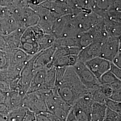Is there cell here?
<instances>
[{
    "label": "cell",
    "instance_id": "cell-6",
    "mask_svg": "<svg viewBox=\"0 0 121 121\" xmlns=\"http://www.w3.org/2000/svg\"><path fill=\"white\" fill-rule=\"evenodd\" d=\"M73 67L79 80L87 90L100 84L99 80L87 67L84 63L78 61Z\"/></svg>",
    "mask_w": 121,
    "mask_h": 121
},
{
    "label": "cell",
    "instance_id": "cell-8",
    "mask_svg": "<svg viewBox=\"0 0 121 121\" xmlns=\"http://www.w3.org/2000/svg\"><path fill=\"white\" fill-rule=\"evenodd\" d=\"M87 67L99 80L100 76L109 70L111 62L97 56L84 63Z\"/></svg>",
    "mask_w": 121,
    "mask_h": 121
},
{
    "label": "cell",
    "instance_id": "cell-24",
    "mask_svg": "<svg viewBox=\"0 0 121 121\" xmlns=\"http://www.w3.org/2000/svg\"><path fill=\"white\" fill-rule=\"evenodd\" d=\"M110 84L112 88V92L108 98L116 101L121 102V80H118Z\"/></svg>",
    "mask_w": 121,
    "mask_h": 121
},
{
    "label": "cell",
    "instance_id": "cell-25",
    "mask_svg": "<svg viewBox=\"0 0 121 121\" xmlns=\"http://www.w3.org/2000/svg\"><path fill=\"white\" fill-rule=\"evenodd\" d=\"M118 80L119 79L110 70H108L100 76L99 79V81L100 84H110Z\"/></svg>",
    "mask_w": 121,
    "mask_h": 121
},
{
    "label": "cell",
    "instance_id": "cell-1",
    "mask_svg": "<svg viewBox=\"0 0 121 121\" xmlns=\"http://www.w3.org/2000/svg\"><path fill=\"white\" fill-rule=\"evenodd\" d=\"M55 88L60 98L71 106L88 92L72 66L66 67L61 82Z\"/></svg>",
    "mask_w": 121,
    "mask_h": 121
},
{
    "label": "cell",
    "instance_id": "cell-19",
    "mask_svg": "<svg viewBox=\"0 0 121 121\" xmlns=\"http://www.w3.org/2000/svg\"><path fill=\"white\" fill-rule=\"evenodd\" d=\"M87 95L93 102L104 104L107 99L101 90L100 84L95 87L88 89Z\"/></svg>",
    "mask_w": 121,
    "mask_h": 121
},
{
    "label": "cell",
    "instance_id": "cell-10",
    "mask_svg": "<svg viewBox=\"0 0 121 121\" xmlns=\"http://www.w3.org/2000/svg\"><path fill=\"white\" fill-rule=\"evenodd\" d=\"M56 47L52 46L37 53L35 58L34 66L35 69L44 68L52 62Z\"/></svg>",
    "mask_w": 121,
    "mask_h": 121
},
{
    "label": "cell",
    "instance_id": "cell-2",
    "mask_svg": "<svg viewBox=\"0 0 121 121\" xmlns=\"http://www.w3.org/2000/svg\"><path fill=\"white\" fill-rule=\"evenodd\" d=\"M22 106L35 114L47 112L45 91H35L26 93L22 98Z\"/></svg>",
    "mask_w": 121,
    "mask_h": 121
},
{
    "label": "cell",
    "instance_id": "cell-11",
    "mask_svg": "<svg viewBox=\"0 0 121 121\" xmlns=\"http://www.w3.org/2000/svg\"><path fill=\"white\" fill-rule=\"evenodd\" d=\"M46 72V67L35 69L30 86L27 93L35 91H43L45 82Z\"/></svg>",
    "mask_w": 121,
    "mask_h": 121
},
{
    "label": "cell",
    "instance_id": "cell-13",
    "mask_svg": "<svg viewBox=\"0 0 121 121\" xmlns=\"http://www.w3.org/2000/svg\"><path fill=\"white\" fill-rule=\"evenodd\" d=\"M88 31L93 38V42L101 43L108 36L105 29L104 19Z\"/></svg>",
    "mask_w": 121,
    "mask_h": 121
},
{
    "label": "cell",
    "instance_id": "cell-33",
    "mask_svg": "<svg viewBox=\"0 0 121 121\" xmlns=\"http://www.w3.org/2000/svg\"><path fill=\"white\" fill-rule=\"evenodd\" d=\"M9 112V109L4 102L0 101V114L6 116Z\"/></svg>",
    "mask_w": 121,
    "mask_h": 121
},
{
    "label": "cell",
    "instance_id": "cell-17",
    "mask_svg": "<svg viewBox=\"0 0 121 121\" xmlns=\"http://www.w3.org/2000/svg\"><path fill=\"white\" fill-rule=\"evenodd\" d=\"M107 107L105 104L93 102L91 115V121H102L105 117Z\"/></svg>",
    "mask_w": 121,
    "mask_h": 121
},
{
    "label": "cell",
    "instance_id": "cell-28",
    "mask_svg": "<svg viewBox=\"0 0 121 121\" xmlns=\"http://www.w3.org/2000/svg\"><path fill=\"white\" fill-rule=\"evenodd\" d=\"M36 121H55L53 115L48 112H41L36 114Z\"/></svg>",
    "mask_w": 121,
    "mask_h": 121
},
{
    "label": "cell",
    "instance_id": "cell-18",
    "mask_svg": "<svg viewBox=\"0 0 121 121\" xmlns=\"http://www.w3.org/2000/svg\"><path fill=\"white\" fill-rule=\"evenodd\" d=\"M81 49V48L78 47H57L56 48L52 60L60 57L68 55H78Z\"/></svg>",
    "mask_w": 121,
    "mask_h": 121
},
{
    "label": "cell",
    "instance_id": "cell-29",
    "mask_svg": "<svg viewBox=\"0 0 121 121\" xmlns=\"http://www.w3.org/2000/svg\"><path fill=\"white\" fill-rule=\"evenodd\" d=\"M101 90L104 96L108 98L111 95L112 92V89L110 84H100Z\"/></svg>",
    "mask_w": 121,
    "mask_h": 121
},
{
    "label": "cell",
    "instance_id": "cell-9",
    "mask_svg": "<svg viewBox=\"0 0 121 121\" xmlns=\"http://www.w3.org/2000/svg\"><path fill=\"white\" fill-rule=\"evenodd\" d=\"M101 44L97 42H93L82 48L77 55L78 61L85 63L88 60L99 56Z\"/></svg>",
    "mask_w": 121,
    "mask_h": 121
},
{
    "label": "cell",
    "instance_id": "cell-23",
    "mask_svg": "<svg viewBox=\"0 0 121 121\" xmlns=\"http://www.w3.org/2000/svg\"><path fill=\"white\" fill-rule=\"evenodd\" d=\"M79 47L81 49L93 42V38L88 30L80 33L76 36Z\"/></svg>",
    "mask_w": 121,
    "mask_h": 121
},
{
    "label": "cell",
    "instance_id": "cell-30",
    "mask_svg": "<svg viewBox=\"0 0 121 121\" xmlns=\"http://www.w3.org/2000/svg\"><path fill=\"white\" fill-rule=\"evenodd\" d=\"M109 70L118 79L121 80V68L114 65L111 62L110 68Z\"/></svg>",
    "mask_w": 121,
    "mask_h": 121
},
{
    "label": "cell",
    "instance_id": "cell-34",
    "mask_svg": "<svg viewBox=\"0 0 121 121\" xmlns=\"http://www.w3.org/2000/svg\"><path fill=\"white\" fill-rule=\"evenodd\" d=\"M65 121H78L72 108V107Z\"/></svg>",
    "mask_w": 121,
    "mask_h": 121
},
{
    "label": "cell",
    "instance_id": "cell-32",
    "mask_svg": "<svg viewBox=\"0 0 121 121\" xmlns=\"http://www.w3.org/2000/svg\"><path fill=\"white\" fill-rule=\"evenodd\" d=\"M111 62L114 65L121 68V49L117 53Z\"/></svg>",
    "mask_w": 121,
    "mask_h": 121
},
{
    "label": "cell",
    "instance_id": "cell-14",
    "mask_svg": "<svg viewBox=\"0 0 121 121\" xmlns=\"http://www.w3.org/2000/svg\"><path fill=\"white\" fill-rule=\"evenodd\" d=\"M26 29L19 27L11 33L4 35L10 52L19 48L21 36Z\"/></svg>",
    "mask_w": 121,
    "mask_h": 121
},
{
    "label": "cell",
    "instance_id": "cell-7",
    "mask_svg": "<svg viewBox=\"0 0 121 121\" xmlns=\"http://www.w3.org/2000/svg\"><path fill=\"white\" fill-rule=\"evenodd\" d=\"M120 49L121 39L108 36L101 44L99 56L111 62Z\"/></svg>",
    "mask_w": 121,
    "mask_h": 121
},
{
    "label": "cell",
    "instance_id": "cell-26",
    "mask_svg": "<svg viewBox=\"0 0 121 121\" xmlns=\"http://www.w3.org/2000/svg\"><path fill=\"white\" fill-rule=\"evenodd\" d=\"M104 104L107 108L121 115V102L107 98Z\"/></svg>",
    "mask_w": 121,
    "mask_h": 121
},
{
    "label": "cell",
    "instance_id": "cell-31",
    "mask_svg": "<svg viewBox=\"0 0 121 121\" xmlns=\"http://www.w3.org/2000/svg\"><path fill=\"white\" fill-rule=\"evenodd\" d=\"M23 121H36V114L34 112L26 109V115Z\"/></svg>",
    "mask_w": 121,
    "mask_h": 121
},
{
    "label": "cell",
    "instance_id": "cell-22",
    "mask_svg": "<svg viewBox=\"0 0 121 121\" xmlns=\"http://www.w3.org/2000/svg\"><path fill=\"white\" fill-rule=\"evenodd\" d=\"M26 112V109L23 107L12 110L5 116V121H23Z\"/></svg>",
    "mask_w": 121,
    "mask_h": 121
},
{
    "label": "cell",
    "instance_id": "cell-20",
    "mask_svg": "<svg viewBox=\"0 0 121 121\" xmlns=\"http://www.w3.org/2000/svg\"><path fill=\"white\" fill-rule=\"evenodd\" d=\"M56 38L52 34L44 33L38 40L39 51L54 46Z\"/></svg>",
    "mask_w": 121,
    "mask_h": 121
},
{
    "label": "cell",
    "instance_id": "cell-5",
    "mask_svg": "<svg viewBox=\"0 0 121 121\" xmlns=\"http://www.w3.org/2000/svg\"><path fill=\"white\" fill-rule=\"evenodd\" d=\"M93 103V102L86 95L78 99L72 106L78 121H91Z\"/></svg>",
    "mask_w": 121,
    "mask_h": 121
},
{
    "label": "cell",
    "instance_id": "cell-16",
    "mask_svg": "<svg viewBox=\"0 0 121 121\" xmlns=\"http://www.w3.org/2000/svg\"><path fill=\"white\" fill-rule=\"evenodd\" d=\"M78 61L77 55H68L53 59L50 64L55 68L73 67Z\"/></svg>",
    "mask_w": 121,
    "mask_h": 121
},
{
    "label": "cell",
    "instance_id": "cell-4",
    "mask_svg": "<svg viewBox=\"0 0 121 121\" xmlns=\"http://www.w3.org/2000/svg\"><path fill=\"white\" fill-rule=\"evenodd\" d=\"M18 48L30 56L40 52L37 39L31 27H27L23 32Z\"/></svg>",
    "mask_w": 121,
    "mask_h": 121
},
{
    "label": "cell",
    "instance_id": "cell-21",
    "mask_svg": "<svg viewBox=\"0 0 121 121\" xmlns=\"http://www.w3.org/2000/svg\"><path fill=\"white\" fill-rule=\"evenodd\" d=\"M54 46L56 48L60 47H78L80 48L78 43V39L76 37H67L56 38Z\"/></svg>",
    "mask_w": 121,
    "mask_h": 121
},
{
    "label": "cell",
    "instance_id": "cell-12",
    "mask_svg": "<svg viewBox=\"0 0 121 121\" xmlns=\"http://www.w3.org/2000/svg\"><path fill=\"white\" fill-rule=\"evenodd\" d=\"M22 97L18 90L10 91L6 95L4 103L9 111L22 106Z\"/></svg>",
    "mask_w": 121,
    "mask_h": 121
},
{
    "label": "cell",
    "instance_id": "cell-3",
    "mask_svg": "<svg viewBox=\"0 0 121 121\" xmlns=\"http://www.w3.org/2000/svg\"><path fill=\"white\" fill-rule=\"evenodd\" d=\"M37 54L26 62L20 73L18 86L19 94L22 97L27 93L30 86L35 71L34 63Z\"/></svg>",
    "mask_w": 121,
    "mask_h": 121
},
{
    "label": "cell",
    "instance_id": "cell-27",
    "mask_svg": "<svg viewBox=\"0 0 121 121\" xmlns=\"http://www.w3.org/2000/svg\"><path fill=\"white\" fill-rule=\"evenodd\" d=\"M102 121H121V115L107 108Z\"/></svg>",
    "mask_w": 121,
    "mask_h": 121
},
{
    "label": "cell",
    "instance_id": "cell-15",
    "mask_svg": "<svg viewBox=\"0 0 121 121\" xmlns=\"http://www.w3.org/2000/svg\"><path fill=\"white\" fill-rule=\"evenodd\" d=\"M103 19L105 29L108 36L121 39V22L110 19L107 17Z\"/></svg>",
    "mask_w": 121,
    "mask_h": 121
}]
</instances>
